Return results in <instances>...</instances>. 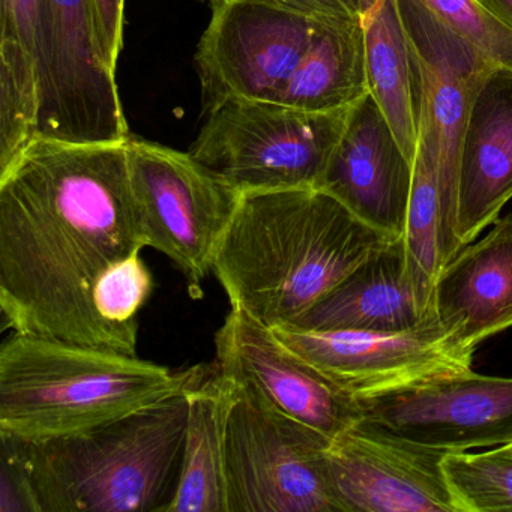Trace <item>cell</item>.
<instances>
[{
  "label": "cell",
  "instance_id": "cell-24",
  "mask_svg": "<svg viewBox=\"0 0 512 512\" xmlns=\"http://www.w3.org/2000/svg\"><path fill=\"white\" fill-rule=\"evenodd\" d=\"M439 22L496 67L512 68V31L481 0H419Z\"/></svg>",
  "mask_w": 512,
  "mask_h": 512
},
{
  "label": "cell",
  "instance_id": "cell-19",
  "mask_svg": "<svg viewBox=\"0 0 512 512\" xmlns=\"http://www.w3.org/2000/svg\"><path fill=\"white\" fill-rule=\"evenodd\" d=\"M0 172L37 139L43 0H0Z\"/></svg>",
  "mask_w": 512,
  "mask_h": 512
},
{
  "label": "cell",
  "instance_id": "cell-13",
  "mask_svg": "<svg viewBox=\"0 0 512 512\" xmlns=\"http://www.w3.org/2000/svg\"><path fill=\"white\" fill-rule=\"evenodd\" d=\"M442 449L359 421L326 449L343 512H463L443 470Z\"/></svg>",
  "mask_w": 512,
  "mask_h": 512
},
{
  "label": "cell",
  "instance_id": "cell-18",
  "mask_svg": "<svg viewBox=\"0 0 512 512\" xmlns=\"http://www.w3.org/2000/svg\"><path fill=\"white\" fill-rule=\"evenodd\" d=\"M430 316L419 304L401 236L371 254L289 326L307 331L404 332Z\"/></svg>",
  "mask_w": 512,
  "mask_h": 512
},
{
  "label": "cell",
  "instance_id": "cell-11",
  "mask_svg": "<svg viewBox=\"0 0 512 512\" xmlns=\"http://www.w3.org/2000/svg\"><path fill=\"white\" fill-rule=\"evenodd\" d=\"M215 370L286 418L329 439L361 421L355 398L290 350L250 314L232 308L215 335Z\"/></svg>",
  "mask_w": 512,
  "mask_h": 512
},
{
  "label": "cell",
  "instance_id": "cell-22",
  "mask_svg": "<svg viewBox=\"0 0 512 512\" xmlns=\"http://www.w3.org/2000/svg\"><path fill=\"white\" fill-rule=\"evenodd\" d=\"M368 92L361 19H334L317 38L278 104L329 112L353 106Z\"/></svg>",
  "mask_w": 512,
  "mask_h": 512
},
{
  "label": "cell",
  "instance_id": "cell-25",
  "mask_svg": "<svg viewBox=\"0 0 512 512\" xmlns=\"http://www.w3.org/2000/svg\"><path fill=\"white\" fill-rule=\"evenodd\" d=\"M101 52L113 71L118 68L124 43L125 0H92Z\"/></svg>",
  "mask_w": 512,
  "mask_h": 512
},
{
  "label": "cell",
  "instance_id": "cell-4",
  "mask_svg": "<svg viewBox=\"0 0 512 512\" xmlns=\"http://www.w3.org/2000/svg\"><path fill=\"white\" fill-rule=\"evenodd\" d=\"M187 392L91 430L0 443L28 476L38 512H164L181 475Z\"/></svg>",
  "mask_w": 512,
  "mask_h": 512
},
{
  "label": "cell",
  "instance_id": "cell-7",
  "mask_svg": "<svg viewBox=\"0 0 512 512\" xmlns=\"http://www.w3.org/2000/svg\"><path fill=\"white\" fill-rule=\"evenodd\" d=\"M230 386L224 436L229 512H343L326 464L332 439Z\"/></svg>",
  "mask_w": 512,
  "mask_h": 512
},
{
  "label": "cell",
  "instance_id": "cell-14",
  "mask_svg": "<svg viewBox=\"0 0 512 512\" xmlns=\"http://www.w3.org/2000/svg\"><path fill=\"white\" fill-rule=\"evenodd\" d=\"M412 67L416 128L436 143L440 181L458 202V161L473 98L496 68L419 0H398Z\"/></svg>",
  "mask_w": 512,
  "mask_h": 512
},
{
  "label": "cell",
  "instance_id": "cell-21",
  "mask_svg": "<svg viewBox=\"0 0 512 512\" xmlns=\"http://www.w3.org/2000/svg\"><path fill=\"white\" fill-rule=\"evenodd\" d=\"M368 91L385 113L404 154H416L409 43L398 0H361Z\"/></svg>",
  "mask_w": 512,
  "mask_h": 512
},
{
  "label": "cell",
  "instance_id": "cell-12",
  "mask_svg": "<svg viewBox=\"0 0 512 512\" xmlns=\"http://www.w3.org/2000/svg\"><path fill=\"white\" fill-rule=\"evenodd\" d=\"M361 421L446 452L512 443V379L475 371L355 398Z\"/></svg>",
  "mask_w": 512,
  "mask_h": 512
},
{
  "label": "cell",
  "instance_id": "cell-1",
  "mask_svg": "<svg viewBox=\"0 0 512 512\" xmlns=\"http://www.w3.org/2000/svg\"><path fill=\"white\" fill-rule=\"evenodd\" d=\"M125 142L35 139L0 173L7 328L115 350L95 296L107 275L146 248Z\"/></svg>",
  "mask_w": 512,
  "mask_h": 512
},
{
  "label": "cell",
  "instance_id": "cell-2",
  "mask_svg": "<svg viewBox=\"0 0 512 512\" xmlns=\"http://www.w3.org/2000/svg\"><path fill=\"white\" fill-rule=\"evenodd\" d=\"M392 241L320 188L244 193L212 272L236 310L293 325Z\"/></svg>",
  "mask_w": 512,
  "mask_h": 512
},
{
  "label": "cell",
  "instance_id": "cell-3",
  "mask_svg": "<svg viewBox=\"0 0 512 512\" xmlns=\"http://www.w3.org/2000/svg\"><path fill=\"white\" fill-rule=\"evenodd\" d=\"M212 367L172 371L133 355L13 332L0 347V437L91 430L188 391Z\"/></svg>",
  "mask_w": 512,
  "mask_h": 512
},
{
  "label": "cell",
  "instance_id": "cell-16",
  "mask_svg": "<svg viewBox=\"0 0 512 512\" xmlns=\"http://www.w3.org/2000/svg\"><path fill=\"white\" fill-rule=\"evenodd\" d=\"M512 199V68L496 67L479 86L460 146L457 239L472 244Z\"/></svg>",
  "mask_w": 512,
  "mask_h": 512
},
{
  "label": "cell",
  "instance_id": "cell-23",
  "mask_svg": "<svg viewBox=\"0 0 512 512\" xmlns=\"http://www.w3.org/2000/svg\"><path fill=\"white\" fill-rule=\"evenodd\" d=\"M443 470L463 512L512 511V451H455L443 457Z\"/></svg>",
  "mask_w": 512,
  "mask_h": 512
},
{
  "label": "cell",
  "instance_id": "cell-27",
  "mask_svg": "<svg viewBox=\"0 0 512 512\" xmlns=\"http://www.w3.org/2000/svg\"><path fill=\"white\" fill-rule=\"evenodd\" d=\"M211 10L227 0H202ZM289 7L298 8L314 16L337 17V19H361V0H274Z\"/></svg>",
  "mask_w": 512,
  "mask_h": 512
},
{
  "label": "cell",
  "instance_id": "cell-17",
  "mask_svg": "<svg viewBox=\"0 0 512 512\" xmlns=\"http://www.w3.org/2000/svg\"><path fill=\"white\" fill-rule=\"evenodd\" d=\"M433 311L466 349L512 328V215L487 236L461 248L434 284Z\"/></svg>",
  "mask_w": 512,
  "mask_h": 512
},
{
  "label": "cell",
  "instance_id": "cell-10",
  "mask_svg": "<svg viewBox=\"0 0 512 512\" xmlns=\"http://www.w3.org/2000/svg\"><path fill=\"white\" fill-rule=\"evenodd\" d=\"M290 350L352 398L373 397L472 371L473 353L436 316L404 332L272 328Z\"/></svg>",
  "mask_w": 512,
  "mask_h": 512
},
{
  "label": "cell",
  "instance_id": "cell-9",
  "mask_svg": "<svg viewBox=\"0 0 512 512\" xmlns=\"http://www.w3.org/2000/svg\"><path fill=\"white\" fill-rule=\"evenodd\" d=\"M40 88L37 139H130L116 71L101 52L92 0H43Z\"/></svg>",
  "mask_w": 512,
  "mask_h": 512
},
{
  "label": "cell",
  "instance_id": "cell-8",
  "mask_svg": "<svg viewBox=\"0 0 512 512\" xmlns=\"http://www.w3.org/2000/svg\"><path fill=\"white\" fill-rule=\"evenodd\" d=\"M334 19L274 0H227L214 8L196 53L203 112L230 98L280 103Z\"/></svg>",
  "mask_w": 512,
  "mask_h": 512
},
{
  "label": "cell",
  "instance_id": "cell-20",
  "mask_svg": "<svg viewBox=\"0 0 512 512\" xmlns=\"http://www.w3.org/2000/svg\"><path fill=\"white\" fill-rule=\"evenodd\" d=\"M232 386L215 367L188 389V419L181 475L164 512H229L226 419Z\"/></svg>",
  "mask_w": 512,
  "mask_h": 512
},
{
  "label": "cell",
  "instance_id": "cell-5",
  "mask_svg": "<svg viewBox=\"0 0 512 512\" xmlns=\"http://www.w3.org/2000/svg\"><path fill=\"white\" fill-rule=\"evenodd\" d=\"M350 107L311 112L230 98L205 113L188 152L242 194L319 188Z\"/></svg>",
  "mask_w": 512,
  "mask_h": 512
},
{
  "label": "cell",
  "instance_id": "cell-26",
  "mask_svg": "<svg viewBox=\"0 0 512 512\" xmlns=\"http://www.w3.org/2000/svg\"><path fill=\"white\" fill-rule=\"evenodd\" d=\"M2 512H38L28 476L19 461L7 449L2 448Z\"/></svg>",
  "mask_w": 512,
  "mask_h": 512
},
{
  "label": "cell",
  "instance_id": "cell-28",
  "mask_svg": "<svg viewBox=\"0 0 512 512\" xmlns=\"http://www.w3.org/2000/svg\"><path fill=\"white\" fill-rule=\"evenodd\" d=\"M481 4L512 31V0H481Z\"/></svg>",
  "mask_w": 512,
  "mask_h": 512
},
{
  "label": "cell",
  "instance_id": "cell-6",
  "mask_svg": "<svg viewBox=\"0 0 512 512\" xmlns=\"http://www.w3.org/2000/svg\"><path fill=\"white\" fill-rule=\"evenodd\" d=\"M125 148L143 244L169 257L184 274L191 298H200L242 193L190 152L133 134Z\"/></svg>",
  "mask_w": 512,
  "mask_h": 512
},
{
  "label": "cell",
  "instance_id": "cell-15",
  "mask_svg": "<svg viewBox=\"0 0 512 512\" xmlns=\"http://www.w3.org/2000/svg\"><path fill=\"white\" fill-rule=\"evenodd\" d=\"M412 176V161L368 92L350 107L320 190L377 232L395 239L406 232Z\"/></svg>",
  "mask_w": 512,
  "mask_h": 512
},
{
  "label": "cell",
  "instance_id": "cell-29",
  "mask_svg": "<svg viewBox=\"0 0 512 512\" xmlns=\"http://www.w3.org/2000/svg\"><path fill=\"white\" fill-rule=\"evenodd\" d=\"M505 446H508V448L511 449V451H512V443H508V445H505Z\"/></svg>",
  "mask_w": 512,
  "mask_h": 512
}]
</instances>
